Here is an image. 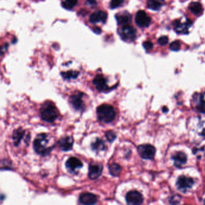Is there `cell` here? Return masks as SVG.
Here are the masks:
<instances>
[{
    "label": "cell",
    "mask_w": 205,
    "mask_h": 205,
    "mask_svg": "<svg viewBox=\"0 0 205 205\" xmlns=\"http://www.w3.org/2000/svg\"><path fill=\"white\" fill-rule=\"evenodd\" d=\"M189 9L194 15L199 16L203 13V8L200 3L198 2L191 3L189 6Z\"/></svg>",
    "instance_id": "7402d4cb"
},
{
    "label": "cell",
    "mask_w": 205,
    "mask_h": 205,
    "mask_svg": "<svg viewBox=\"0 0 205 205\" xmlns=\"http://www.w3.org/2000/svg\"><path fill=\"white\" fill-rule=\"evenodd\" d=\"M92 149L96 152H99L105 150V144L103 139L97 138L95 141L91 144Z\"/></svg>",
    "instance_id": "44dd1931"
},
{
    "label": "cell",
    "mask_w": 205,
    "mask_h": 205,
    "mask_svg": "<svg viewBox=\"0 0 205 205\" xmlns=\"http://www.w3.org/2000/svg\"><path fill=\"white\" fill-rule=\"evenodd\" d=\"M93 84L95 86L96 89L99 91L106 92L110 89V87L107 84V80L102 75H96L93 80Z\"/></svg>",
    "instance_id": "30bf717a"
},
{
    "label": "cell",
    "mask_w": 205,
    "mask_h": 205,
    "mask_svg": "<svg viewBox=\"0 0 205 205\" xmlns=\"http://www.w3.org/2000/svg\"><path fill=\"white\" fill-rule=\"evenodd\" d=\"M192 23L189 19H187L186 22L182 23L179 20H176L174 27L177 33L181 34H187L188 33V28L192 26Z\"/></svg>",
    "instance_id": "4fadbf2b"
},
{
    "label": "cell",
    "mask_w": 205,
    "mask_h": 205,
    "mask_svg": "<svg viewBox=\"0 0 205 205\" xmlns=\"http://www.w3.org/2000/svg\"><path fill=\"white\" fill-rule=\"evenodd\" d=\"M105 136L110 142H113L116 139V134L113 131H108L105 133Z\"/></svg>",
    "instance_id": "f1b7e54d"
},
{
    "label": "cell",
    "mask_w": 205,
    "mask_h": 205,
    "mask_svg": "<svg viewBox=\"0 0 205 205\" xmlns=\"http://www.w3.org/2000/svg\"><path fill=\"white\" fill-rule=\"evenodd\" d=\"M107 19V13L103 11H98L93 13L90 16L89 21L92 24H96L99 22L105 23Z\"/></svg>",
    "instance_id": "e0dca14e"
},
{
    "label": "cell",
    "mask_w": 205,
    "mask_h": 205,
    "mask_svg": "<svg viewBox=\"0 0 205 205\" xmlns=\"http://www.w3.org/2000/svg\"><path fill=\"white\" fill-rule=\"evenodd\" d=\"M194 183V180L191 177L181 176L179 177L176 182V185L179 190L186 192L188 189H190Z\"/></svg>",
    "instance_id": "ba28073f"
},
{
    "label": "cell",
    "mask_w": 205,
    "mask_h": 205,
    "mask_svg": "<svg viewBox=\"0 0 205 205\" xmlns=\"http://www.w3.org/2000/svg\"><path fill=\"white\" fill-rule=\"evenodd\" d=\"M137 149L140 156L145 160H152L156 153L155 148L150 145H140Z\"/></svg>",
    "instance_id": "5b68a950"
},
{
    "label": "cell",
    "mask_w": 205,
    "mask_h": 205,
    "mask_svg": "<svg viewBox=\"0 0 205 205\" xmlns=\"http://www.w3.org/2000/svg\"><path fill=\"white\" fill-rule=\"evenodd\" d=\"M73 137L71 136L64 137L59 139L58 145L59 147L63 151H69L72 149L73 145Z\"/></svg>",
    "instance_id": "5bb4252c"
},
{
    "label": "cell",
    "mask_w": 205,
    "mask_h": 205,
    "mask_svg": "<svg viewBox=\"0 0 205 205\" xmlns=\"http://www.w3.org/2000/svg\"><path fill=\"white\" fill-rule=\"evenodd\" d=\"M126 200L128 205H141L143 202V197L137 191H131L126 196Z\"/></svg>",
    "instance_id": "9c48e42d"
},
{
    "label": "cell",
    "mask_w": 205,
    "mask_h": 205,
    "mask_svg": "<svg viewBox=\"0 0 205 205\" xmlns=\"http://www.w3.org/2000/svg\"><path fill=\"white\" fill-rule=\"evenodd\" d=\"M116 19L118 25H126L131 22L132 16L128 12H124L116 15Z\"/></svg>",
    "instance_id": "d6986e66"
},
{
    "label": "cell",
    "mask_w": 205,
    "mask_h": 205,
    "mask_svg": "<svg viewBox=\"0 0 205 205\" xmlns=\"http://www.w3.org/2000/svg\"><path fill=\"white\" fill-rule=\"evenodd\" d=\"M80 202L84 205H93L97 201V196L90 192H84L81 194L79 198Z\"/></svg>",
    "instance_id": "2e32d148"
},
{
    "label": "cell",
    "mask_w": 205,
    "mask_h": 205,
    "mask_svg": "<svg viewBox=\"0 0 205 205\" xmlns=\"http://www.w3.org/2000/svg\"><path fill=\"white\" fill-rule=\"evenodd\" d=\"M78 0H62V6L67 10H72L78 3Z\"/></svg>",
    "instance_id": "484cf974"
},
{
    "label": "cell",
    "mask_w": 205,
    "mask_h": 205,
    "mask_svg": "<svg viewBox=\"0 0 205 205\" xmlns=\"http://www.w3.org/2000/svg\"><path fill=\"white\" fill-rule=\"evenodd\" d=\"M204 204H205V200H204Z\"/></svg>",
    "instance_id": "d590c367"
},
{
    "label": "cell",
    "mask_w": 205,
    "mask_h": 205,
    "mask_svg": "<svg viewBox=\"0 0 205 205\" xmlns=\"http://www.w3.org/2000/svg\"><path fill=\"white\" fill-rule=\"evenodd\" d=\"M49 137L47 134L41 133L37 135L33 143V147L37 154L45 156L48 155L54 148L53 145H49Z\"/></svg>",
    "instance_id": "6da1fadb"
},
{
    "label": "cell",
    "mask_w": 205,
    "mask_h": 205,
    "mask_svg": "<svg viewBox=\"0 0 205 205\" xmlns=\"http://www.w3.org/2000/svg\"><path fill=\"white\" fill-rule=\"evenodd\" d=\"M172 160L174 161L175 166L180 168L187 162V157L183 152H177L172 156Z\"/></svg>",
    "instance_id": "ac0fdd59"
},
{
    "label": "cell",
    "mask_w": 205,
    "mask_h": 205,
    "mask_svg": "<svg viewBox=\"0 0 205 205\" xmlns=\"http://www.w3.org/2000/svg\"><path fill=\"white\" fill-rule=\"evenodd\" d=\"M143 47L145 48V49L146 50H150L154 47V44L150 41H146V42H143Z\"/></svg>",
    "instance_id": "4dcf8cb0"
},
{
    "label": "cell",
    "mask_w": 205,
    "mask_h": 205,
    "mask_svg": "<svg viewBox=\"0 0 205 205\" xmlns=\"http://www.w3.org/2000/svg\"><path fill=\"white\" fill-rule=\"evenodd\" d=\"M25 131L22 129L21 128H18L17 129H15L13 131V135H12V139L14 143V145L15 146H18L20 144L21 140H22L24 135H25Z\"/></svg>",
    "instance_id": "ffe728a7"
},
{
    "label": "cell",
    "mask_w": 205,
    "mask_h": 205,
    "mask_svg": "<svg viewBox=\"0 0 205 205\" xmlns=\"http://www.w3.org/2000/svg\"><path fill=\"white\" fill-rule=\"evenodd\" d=\"M84 94L80 92H76L70 97V101L75 110L81 111L85 108V103L82 97Z\"/></svg>",
    "instance_id": "8992f818"
},
{
    "label": "cell",
    "mask_w": 205,
    "mask_h": 205,
    "mask_svg": "<svg viewBox=\"0 0 205 205\" xmlns=\"http://www.w3.org/2000/svg\"><path fill=\"white\" fill-rule=\"evenodd\" d=\"M158 42V44L160 45L164 46V45L168 44L169 39H168L167 37L166 36H161V37L159 38Z\"/></svg>",
    "instance_id": "f546056e"
},
{
    "label": "cell",
    "mask_w": 205,
    "mask_h": 205,
    "mask_svg": "<svg viewBox=\"0 0 205 205\" xmlns=\"http://www.w3.org/2000/svg\"><path fill=\"white\" fill-rule=\"evenodd\" d=\"M82 166L83 164L81 161L75 157H71L66 162V168L71 172L75 171L76 169H81Z\"/></svg>",
    "instance_id": "9a60e30c"
},
{
    "label": "cell",
    "mask_w": 205,
    "mask_h": 205,
    "mask_svg": "<svg viewBox=\"0 0 205 205\" xmlns=\"http://www.w3.org/2000/svg\"><path fill=\"white\" fill-rule=\"evenodd\" d=\"M193 101L196 110L202 113H205V92L195 94L193 97Z\"/></svg>",
    "instance_id": "8fae6325"
},
{
    "label": "cell",
    "mask_w": 205,
    "mask_h": 205,
    "mask_svg": "<svg viewBox=\"0 0 205 205\" xmlns=\"http://www.w3.org/2000/svg\"><path fill=\"white\" fill-rule=\"evenodd\" d=\"M97 118L104 124L112 122L116 116V113L113 106L108 104H103L97 107L96 110Z\"/></svg>",
    "instance_id": "7a4b0ae2"
},
{
    "label": "cell",
    "mask_w": 205,
    "mask_h": 205,
    "mask_svg": "<svg viewBox=\"0 0 205 205\" xmlns=\"http://www.w3.org/2000/svg\"><path fill=\"white\" fill-rule=\"evenodd\" d=\"M135 21L136 24L141 28H145L149 26L151 22V18L147 15L143 10H139L135 15Z\"/></svg>",
    "instance_id": "52a82bcc"
},
{
    "label": "cell",
    "mask_w": 205,
    "mask_h": 205,
    "mask_svg": "<svg viewBox=\"0 0 205 205\" xmlns=\"http://www.w3.org/2000/svg\"><path fill=\"white\" fill-rule=\"evenodd\" d=\"M122 167L116 163H113L109 166L110 174L113 176L117 177L119 176L122 171Z\"/></svg>",
    "instance_id": "cb8c5ba5"
},
{
    "label": "cell",
    "mask_w": 205,
    "mask_h": 205,
    "mask_svg": "<svg viewBox=\"0 0 205 205\" xmlns=\"http://www.w3.org/2000/svg\"><path fill=\"white\" fill-rule=\"evenodd\" d=\"M179 200H180V197L179 195H176L171 198V199L170 200V203L171 204H177L180 202Z\"/></svg>",
    "instance_id": "1f68e13d"
},
{
    "label": "cell",
    "mask_w": 205,
    "mask_h": 205,
    "mask_svg": "<svg viewBox=\"0 0 205 205\" xmlns=\"http://www.w3.org/2000/svg\"><path fill=\"white\" fill-rule=\"evenodd\" d=\"M170 49L173 51H177L181 49V43L178 40L173 42L170 45Z\"/></svg>",
    "instance_id": "4316f807"
},
{
    "label": "cell",
    "mask_w": 205,
    "mask_h": 205,
    "mask_svg": "<svg viewBox=\"0 0 205 205\" xmlns=\"http://www.w3.org/2000/svg\"><path fill=\"white\" fill-rule=\"evenodd\" d=\"M40 116L43 120L48 123H53L58 117V111L55 106L48 103H44L40 110Z\"/></svg>",
    "instance_id": "3957f363"
},
{
    "label": "cell",
    "mask_w": 205,
    "mask_h": 205,
    "mask_svg": "<svg viewBox=\"0 0 205 205\" xmlns=\"http://www.w3.org/2000/svg\"><path fill=\"white\" fill-rule=\"evenodd\" d=\"M93 31L96 33V34H100L102 31H101V29L99 28V27H96L94 29H93Z\"/></svg>",
    "instance_id": "e575fe53"
},
{
    "label": "cell",
    "mask_w": 205,
    "mask_h": 205,
    "mask_svg": "<svg viewBox=\"0 0 205 205\" xmlns=\"http://www.w3.org/2000/svg\"><path fill=\"white\" fill-rule=\"evenodd\" d=\"M103 167L98 164H90L88 168V176L90 179L95 180L102 175Z\"/></svg>",
    "instance_id": "7c38bea8"
},
{
    "label": "cell",
    "mask_w": 205,
    "mask_h": 205,
    "mask_svg": "<svg viewBox=\"0 0 205 205\" xmlns=\"http://www.w3.org/2000/svg\"><path fill=\"white\" fill-rule=\"evenodd\" d=\"M163 0H149L147 1V8L155 11L161 9L163 5Z\"/></svg>",
    "instance_id": "603a6c76"
},
{
    "label": "cell",
    "mask_w": 205,
    "mask_h": 205,
    "mask_svg": "<svg viewBox=\"0 0 205 205\" xmlns=\"http://www.w3.org/2000/svg\"><path fill=\"white\" fill-rule=\"evenodd\" d=\"M79 72L74 71H69L65 72H61V75L64 79L66 80H71V79H75L79 75Z\"/></svg>",
    "instance_id": "d4e9b609"
},
{
    "label": "cell",
    "mask_w": 205,
    "mask_h": 205,
    "mask_svg": "<svg viewBox=\"0 0 205 205\" xmlns=\"http://www.w3.org/2000/svg\"><path fill=\"white\" fill-rule=\"evenodd\" d=\"M87 3L89 4V5L92 7H95L97 5V3L96 0H87Z\"/></svg>",
    "instance_id": "836d02e7"
},
{
    "label": "cell",
    "mask_w": 205,
    "mask_h": 205,
    "mask_svg": "<svg viewBox=\"0 0 205 205\" xmlns=\"http://www.w3.org/2000/svg\"><path fill=\"white\" fill-rule=\"evenodd\" d=\"M124 3V0H111L110 3V8L112 9L120 7Z\"/></svg>",
    "instance_id": "83f0119b"
},
{
    "label": "cell",
    "mask_w": 205,
    "mask_h": 205,
    "mask_svg": "<svg viewBox=\"0 0 205 205\" xmlns=\"http://www.w3.org/2000/svg\"><path fill=\"white\" fill-rule=\"evenodd\" d=\"M119 34L122 40L126 42H132L136 38L137 31L132 26L126 25L120 29Z\"/></svg>",
    "instance_id": "277c9868"
},
{
    "label": "cell",
    "mask_w": 205,
    "mask_h": 205,
    "mask_svg": "<svg viewBox=\"0 0 205 205\" xmlns=\"http://www.w3.org/2000/svg\"><path fill=\"white\" fill-rule=\"evenodd\" d=\"M200 134L203 137H205V122L202 123V125L200 126Z\"/></svg>",
    "instance_id": "d6a6232c"
}]
</instances>
